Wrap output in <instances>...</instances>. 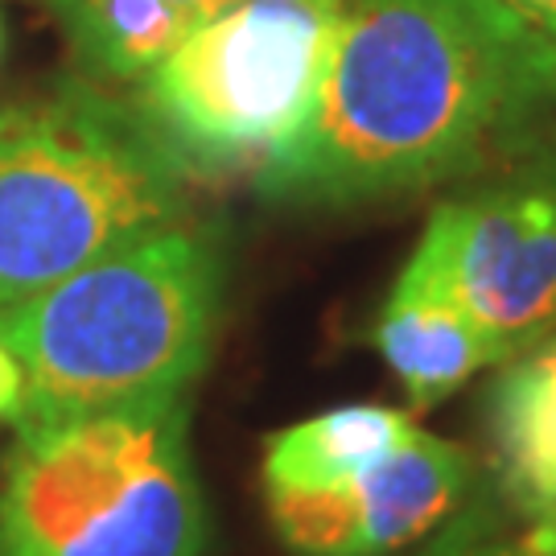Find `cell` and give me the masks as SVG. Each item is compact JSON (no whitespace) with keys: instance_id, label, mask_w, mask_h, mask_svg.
I'll list each match as a JSON object with an SVG mask.
<instances>
[{"instance_id":"6da1fadb","label":"cell","mask_w":556,"mask_h":556,"mask_svg":"<svg viewBox=\"0 0 556 556\" xmlns=\"http://www.w3.org/2000/svg\"><path fill=\"white\" fill-rule=\"evenodd\" d=\"M553 119L556 38L507 0H346L314 112L252 186L289 206L404 199Z\"/></svg>"},{"instance_id":"7a4b0ae2","label":"cell","mask_w":556,"mask_h":556,"mask_svg":"<svg viewBox=\"0 0 556 556\" xmlns=\"http://www.w3.org/2000/svg\"><path fill=\"white\" fill-rule=\"evenodd\" d=\"M223 305L211 231L174 223L0 309V342L25 376L17 433L186 392L202 376Z\"/></svg>"},{"instance_id":"3957f363","label":"cell","mask_w":556,"mask_h":556,"mask_svg":"<svg viewBox=\"0 0 556 556\" xmlns=\"http://www.w3.org/2000/svg\"><path fill=\"white\" fill-rule=\"evenodd\" d=\"M186 186L137 108L96 87L0 116V309L186 223Z\"/></svg>"},{"instance_id":"277c9868","label":"cell","mask_w":556,"mask_h":556,"mask_svg":"<svg viewBox=\"0 0 556 556\" xmlns=\"http://www.w3.org/2000/svg\"><path fill=\"white\" fill-rule=\"evenodd\" d=\"M206 498L186 392L17 433L0 470V556H202Z\"/></svg>"},{"instance_id":"5b68a950","label":"cell","mask_w":556,"mask_h":556,"mask_svg":"<svg viewBox=\"0 0 556 556\" xmlns=\"http://www.w3.org/2000/svg\"><path fill=\"white\" fill-rule=\"evenodd\" d=\"M346 0H239L137 87V116L186 181L248 178L314 112Z\"/></svg>"},{"instance_id":"8992f818","label":"cell","mask_w":556,"mask_h":556,"mask_svg":"<svg viewBox=\"0 0 556 556\" xmlns=\"http://www.w3.org/2000/svg\"><path fill=\"white\" fill-rule=\"evenodd\" d=\"M516 351L556 326V119L486 186L450 199L413 252Z\"/></svg>"},{"instance_id":"52a82bcc","label":"cell","mask_w":556,"mask_h":556,"mask_svg":"<svg viewBox=\"0 0 556 556\" xmlns=\"http://www.w3.org/2000/svg\"><path fill=\"white\" fill-rule=\"evenodd\" d=\"M475 462L457 441L413 438L342 486L309 495H264L280 540L298 556H388L433 536L462 511Z\"/></svg>"},{"instance_id":"ba28073f","label":"cell","mask_w":556,"mask_h":556,"mask_svg":"<svg viewBox=\"0 0 556 556\" xmlns=\"http://www.w3.org/2000/svg\"><path fill=\"white\" fill-rule=\"evenodd\" d=\"M371 342L417 408H433L482 367H498L519 355L413 256L376 314Z\"/></svg>"},{"instance_id":"9c48e42d","label":"cell","mask_w":556,"mask_h":556,"mask_svg":"<svg viewBox=\"0 0 556 556\" xmlns=\"http://www.w3.org/2000/svg\"><path fill=\"white\" fill-rule=\"evenodd\" d=\"M486 438L498 491L519 516H556V346L519 351L486 392Z\"/></svg>"},{"instance_id":"30bf717a","label":"cell","mask_w":556,"mask_h":556,"mask_svg":"<svg viewBox=\"0 0 556 556\" xmlns=\"http://www.w3.org/2000/svg\"><path fill=\"white\" fill-rule=\"evenodd\" d=\"M413 417L383 404H346L264 438V495L342 486L413 438Z\"/></svg>"},{"instance_id":"8fae6325","label":"cell","mask_w":556,"mask_h":556,"mask_svg":"<svg viewBox=\"0 0 556 556\" xmlns=\"http://www.w3.org/2000/svg\"><path fill=\"white\" fill-rule=\"evenodd\" d=\"M79 62L108 83H140L202 25L174 0H41Z\"/></svg>"},{"instance_id":"7c38bea8","label":"cell","mask_w":556,"mask_h":556,"mask_svg":"<svg viewBox=\"0 0 556 556\" xmlns=\"http://www.w3.org/2000/svg\"><path fill=\"white\" fill-rule=\"evenodd\" d=\"M491 532H498L495 511H491L486 498H478V503H470L457 516L445 519V528H441L438 536H429V544L417 556H470Z\"/></svg>"},{"instance_id":"4fadbf2b","label":"cell","mask_w":556,"mask_h":556,"mask_svg":"<svg viewBox=\"0 0 556 556\" xmlns=\"http://www.w3.org/2000/svg\"><path fill=\"white\" fill-rule=\"evenodd\" d=\"M21 396H25V376H21V363L13 358V351L0 342V420H17Z\"/></svg>"},{"instance_id":"5bb4252c","label":"cell","mask_w":556,"mask_h":556,"mask_svg":"<svg viewBox=\"0 0 556 556\" xmlns=\"http://www.w3.org/2000/svg\"><path fill=\"white\" fill-rule=\"evenodd\" d=\"M507 4L523 13L532 25H540L548 38H556V0H507Z\"/></svg>"},{"instance_id":"9a60e30c","label":"cell","mask_w":556,"mask_h":556,"mask_svg":"<svg viewBox=\"0 0 556 556\" xmlns=\"http://www.w3.org/2000/svg\"><path fill=\"white\" fill-rule=\"evenodd\" d=\"M470 556H540L536 553V544L523 536V540H503L498 532H491V536L478 544Z\"/></svg>"},{"instance_id":"2e32d148","label":"cell","mask_w":556,"mask_h":556,"mask_svg":"<svg viewBox=\"0 0 556 556\" xmlns=\"http://www.w3.org/2000/svg\"><path fill=\"white\" fill-rule=\"evenodd\" d=\"M528 540L536 544V553H540V556H556V516L536 519V523L528 528Z\"/></svg>"},{"instance_id":"e0dca14e","label":"cell","mask_w":556,"mask_h":556,"mask_svg":"<svg viewBox=\"0 0 556 556\" xmlns=\"http://www.w3.org/2000/svg\"><path fill=\"white\" fill-rule=\"evenodd\" d=\"M178 9H186V13H194L199 21L215 17V13H223V9H231V4H239V0H174Z\"/></svg>"},{"instance_id":"ac0fdd59","label":"cell","mask_w":556,"mask_h":556,"mask_svg":"<svg viewBox=\"0 0 556 556\" xmlns=\"http://www.w3.org/2000/svg\"><path fill=\"white\" fill-rule=\"evenodd\" d=\"M548 342H553V346H556V334H548Z\"/></svg>"}]
</instances>
